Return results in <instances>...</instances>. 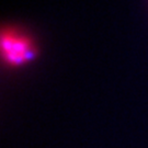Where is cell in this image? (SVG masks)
<instances>
[{
  "mask_svg": "<svg viewBox=\"0 0 148 148\" xmlns=\"http://www.w3.org/2000/svg\"><path fill=\"white\" fill-rule=\"evenodd\" d=\"M0 51L2 60L10 67L27 65L37 55L36 46L31 38L11 27L1 32Z\"/></svg>",
  "mask_w": 148,
  "mask_h": 148,
  "instance_id": "1",
  "label": "cell"
}]
</instances>
